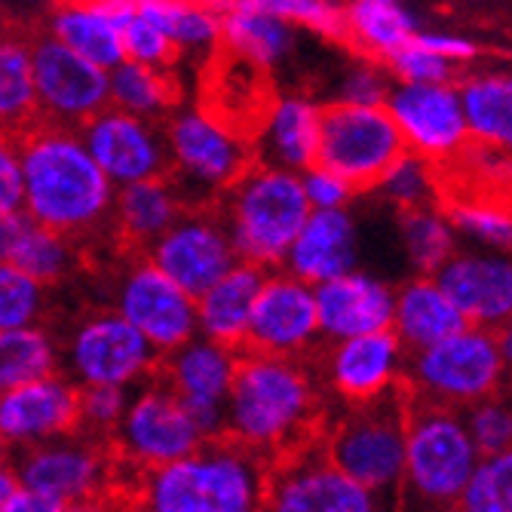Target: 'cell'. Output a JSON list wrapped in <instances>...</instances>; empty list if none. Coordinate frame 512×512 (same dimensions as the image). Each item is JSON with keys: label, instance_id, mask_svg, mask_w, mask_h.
Listing matches in <instances>:
<instances>
[{"label": "cell", "instance_id": "cell-32", "mask_svg": "<svg viewBox=\"0 0 512 512\" xmlns=\"http://www.w3.org/2000/svg\"><path fill=\"white\" fill-rule=\"evenodd\" d=\"M344 19V43L353 46L356 56L375 59L381 65H387L421 31V22L411 13L408 0H347Z\"/></svg>", "mask_w": 512, "mask_h": 512}, {"label": "cell", "instance_id": "cell-36", "mask_svg": "<svg viewBox=\"0 0 512 512\" xmlns=\"http://www.w3.org/2000/svg\"><path fill=\"white\" fill-rule=\"evenodd\" d=\"M135 7L169 34L175 50H212L221 43L218 0H135Z\"/></svg>", "mask_w": 512, "mask_h": 512}, {"label": "cell", "instance_id": "cell-29", "mask_svg": "<svg viewBox=\"0 0 512 512\" xmlns=\"http://www.w3.org/2000/svg\"><path fill=\"white\" fill-rule=\"evenodd\" d=\"M470 142L512 154V71L476 68L457 77Z\"/></svg>", "mask_w": 512, "mask_h": 512}, {"label": "cell", "instance_id": "cell-47", "mask_svg": "<svg viewBox=\"0 0 512 512\" xmlns=\"http://www.w3.org/2000/svg\"><path fill=\"white\" fill-rule=\"evenodd\" d=\"M120 34H123V50L129 62L166 68L172 56L178 53L169 34L160 25H154L148 16L138 13V7H132V13L120 22Z\"/></svg>", "mask_w": 512, "mask_h": 512}, {"label": "cell", "instance_id": "cell-30", "mask_svg": "<svg viewBox=\"0 0 512 512\" xmlns=\"http://www.w3.org/2000/svg\"><path fill=\"white\" fill-rule=\"evenodd\" d=\"M221 7V43L240 62L255 71H273L283 65L298 46V28L267 16L261 10L240 7L234 0H218Z\"/></svg>", "mask_w": 512, "mask_h": 512}, {"label": "cell", "instance_id": "cell-7", "mask_svg": "<svg viewBox=\"0 0 512 512\" xmlns=\"http://www.w3.org/2000/svg\"><path fill=\"white\" fill-rule=\"evenodd\" d=\"M506 384L497 332L479 325H463L457 335L414 350L405 359L408 393L457 411L500 393Z\"/></svg>", "mask_w": 512, "mask_h": 512}, {"label": "cell", "instance_id": "cell-53", "mask_svg": "<svg viewBox=\"0 0 512 512\" xmlns=\"http://www.w3.org/2000/svg\"><path fill=\"white\" fill-rule=\"evenodd\" d=\"M62 512H135V503H132V491L126 485H114L99 494L65 503Z\"/></svg>", "mask_w": 512, "mask_h": 512}, {"label": "cell", "instance_id": "cell-33", "mask_svg": "<svg viewBox=\"0 0 512 512\" xmlns=\"http://www.w3.org/2000/svg\"><path fill=\"white\" fill-rule=\"evenodd\" d=\"M50 37L105 71L126 62L120 25L102 10L99 0H68L50 19Z\"/></svg>", "mask_w": 512, "mask_h": 512}, {"label": "cell", "instance_id": "cell-13", "mask_svg": "<svg viewBox=\"0 0 512 512\" xmlns=\"http://www.w3.org/2000/svg\"><path fill=\"white\" fill-rule=\"evenodd\" d=\"M264 512H390L375 494L344 476L319 439L273 460Z\"/></svg>", "mask_w": 512, "mask_h": 512}, {"label": "cell", "instance_id": "cell-10", "mask_svg": "<svg viewBox=\"0 0 512 512\" xmlns=\"http://www.w3.org/2000/svg\"><path fill=\"white\" fill-rule=\"evenodd\" d=\"M163 135L178 181L209 197H221L255 163L252 135L240 123H227L221 114L203 108L169 117Z\"/></svg>", "mask_w": 512, "mask_h": 512}, {"label": "cell", "instance_id": "cell-31", "mask_svg": "<svg viewBox=\"0 0 512 512\" xmlns=\"http://www.w3.org/2000/svg\"><path fill=\"white\" fill-rule=\"evenodd\" d=\"M181 212H184V197L166 175H160L148 181L123 184L114 197L111 221L117 224V234L126 246L151 249Z\"/></svg>", "mask_w": 512, "mask_h": 512}, {"label": "cell", "instance_id": "cell-2", "mask_svg": "<svg viewBox=\"0 0 512 512\" xmlns=\"http://www.w3.org/2000/svg\"><path fill=\"white\" fill-rule=\"evenodd\" d=\"M22 209L43 227L83 237L111 221L117 184L83 145L80 129L37 120L19 135Z\"/></svg>", "mask_w": 512, "mask_h": 512}, {"label": "cell", "instance_id": "cell-16", "mask_svg": "<svg viewBox=\"0 0 512 512\" xmlns=\"http://www.w3.org/2000/svg\"><path fill=\"white\" fill-rule=\"evenodd\" d=\"M31 71L37 120L56 126H83L111 105L108 71L68 50L56 37L31 43Z\"/></svg>", "mask_w": 512, "mask_h": 512}, {"label": "cell", "instance_id": "cell-9", "mask_svg": "<svg viewBox=\"0 0 512 512\" xmlns=\"http://www.w3.org/2000/svg\"><path fill=\"white\" fill-rule=\"evenodd\" d=\"M160 368V353L114 307L83 316L62 344V375L77 387L135 390Z\"/></svg>", "mask_w": 512, "mask_h": 512}, {"label": "cell", "instance_id": "cell-20", "mask_svg": "<svg viewBox=\"0 0 512 512\" xmlns=\"http://www.w3.org/2000/svg\"><path fill=\"white\" fill-rule=\"evenodd\" d=\"M405 359L408 350L393 329L332 341L322 350V362L316 359L319 384L341 405H365L405 384Z\"/></svg>", "mask_w": 512, "mask_h": 512}, {"label": "cell", "instance_id": "cell-17", "mask_svg": "<svg viewBox=\"0 0 512 512\" xmlns=\"http://www.w3.org/2000/svg\"><path fill=\"white\" fill-rule=\"evenodd\" d=\"M319 341L322 335L313 286L283 267L267 270L252 307L243 350L286 359H310Z\"/></svg>", "mask_w": 512, "mask_h": 512}, {"label": "cell", "instance_id": "cell-22", "mask_svg": "<svg viewBox=\"0 0 512 512\" xmlns=\"http://www.w3.org/2000/svg\"><path fill=\"white\" fill-rule=\"evenodd\" d=\"M80 430V387L62 371L0 393V448L25 451Z\"/></svg>", "mask_w": 512, "mask_h": 512}, {"label": "cell", "instance_id": "cell-46", "mask_svg": "<svg viewBox=\"0 0 512 512\" xmlns=\"http://www.w3.org/2000/svg\"><path fill=\"white\" fill-rule=\"evenodd\" d=\"M393 89V74L387 71V65L356 56L350 65H344V71L338 74L335 83V102L344 105H384Z\"/></svg>", "mask_w": 512, "mask_h": 512}, {"label": "cell", "instance_id": "cell-57", "mask_svg": "<svg viewBox=\"0 0 512 512\" xmlns=\"http://www.w3.org/2000/svg\"><path fill=\"white\" fill-rule=\"evenodd\" d=\"M497 344H500V356H503V368H506V381L512 384V319L497 329Z\"/></svg>", "mask_w": 512, "mask_h": 512}, {"label": "cell", "instance_id": "cell-28", "mask_svg": "<svg viewBox=\"0 0 512 512\" xmlns=\"http://www.w3.org/2000/svg\"><path fill=\"white\" fill-rule=\"evenodd\" d=\"M463 325H467V319L454 307V301L439 286L436 276L414 273L402 286H396L393 335L402 341L408 353L457 335Z\"/></svg>", "mask_w": 512, "mask_h": 512}, {"label": "cell", "instance_id": "cell-12", "mask_svg": "<svg viewBox=\"0 0 512 512\" xmlns=\"http://www.w3.org/2000/svg\"><path fill=\"white\" fill-rule=\"evenodd\" d=\"M13 463L25 488L50 494L59 503H74L80 497L123 485L111 442L83 430L25 448L13 457Z\"/></svg>", "mask_w": 512, "mask_h": 512}, {"label": "cell", "instance_id": "cell-51", "mask_svg": "<svg viewBox=\"0 0 512 512\" xmlns=\"http://www.w3.org/2000/svg\"><path fill=\"white\" fill-rule=\"evenodd\" d=\"M22 203H25V184H22L19 138L0 132V215L19 212Z\"/></svg>", "mask_w": 512, "mask_h": 512}, {"label": "cell", "instance_id": "cell-6", "mask_svg": "<svg viewBox=\"0 0 512 512\" xmlns=\"http://www.w3.org/2000/svg\"><path fill=\"white\" fill-rule=\"evenodd\" d=\"M479 448L463 421V411L414 399L408 393V436L402 512H448L457 509L476 467Z\"/></svg>", "mask_w": 512, "mask_h": 512}, {"label": "cell", "instance_id": "cell-40", "mask_svg": "<svg viewBox=\"0 0 512 512\" xmlns=\"http://www.w3.org/2000/svg\"><path fill=\"white\" fill-rule=\"evenodd\" d=\"M371 194L381 197L396 212L417 209V206H427V203H439V197H442V172H439L436 163L417 157L411 151H402L390 163V169L381 175V181L371 188Z\"/></svg>", "mask_w": 512, "mask_h": 512}, {"label": "cell", "instance_id": "cell-23", "mask_svg": "<svg viewBox=\"0 0 512 512\" xmlns=\"http://www.w3.org/2000/svg\"><path fill=\"white\" fill-rule=\"evenodd\" d=\"M436 279L467 325L497 332L512 319V252L457 249L436 270Z\"/></svg>", "mask_w": 512, "mask_h": 512}, {"label": "cell", "instance_id": "cell-15", "mask_svg": "<svg viewBox=\"0 0 512 512\" xmlns=\"http://www.w3.org/2000/svg\"><path fill=\"white\" fill-rule=\"evenodd\" d=\"M114 310L135 325L160 356L197 338V298L175 286L148 255L135 258L120 273Z\"/></svg>", "mask_w": 512, "mask_h": 512}, {"label": "cell", "instance_id": "cell-26", "mask_svg": "<svg viewBox=\"0 0 512 512\" xmlns=\"http://www.w3.org/2000/svg\"><path fill=\"white\" fill-rule=\"evenodd\" d=\"M359 267V224L353 209L310 212L301 234L295 237L283 270L319 286L325 279Z\"/></svg>", "mask_w": 512, "mask_h": 512}, {"label": "cell", "instance_id": "cell-59", "mask_svg": "<svg viewBox=\"0 0 512 512\" xmlns=\"http://www.w3.org/2000/svg\"><path fill=\"white\" fill-rule=\"evenodd\" d=\"M396 512H402V509H396Z\"/></svg>", "mask_w": 512, "mask_h": 512}, {"label": "cell", "instance_id": "cell-39", "mask_svg": "<svg viewBox=\"0 0 512 512\" xmlns=\"http://www.w3.org/2000/svg\"><path fill=\"white\" fill-rule=\"evenodd\" d=\"M460 243L512 252V206L503 197H454L442 203Z\"/></svg>", "mask_w": 512, "mask_h": 512}, {"label": "cell", "instance_id": "cell-14", "mask_svg": "<svg viewBox=\"0 0 512 512\" xmlns=\"http://www.w3.org/2000/svg\"><path fill=\"white\" fill-rule=\"evenodd\" d=\"M405 151L430 163L451 166L470 142L457 83H396L384 102Z\"/></svg>", "mask_w": 512, "mask_h": 512}, {"label": "cell", "instance_id": "cell-56", "mask_svg": "<svg viewBox=\"0 0 512 512\" xmlns=\"http://www.w3.org/2000/svg\"><path fill=\"white\" fill-rule=\"evenodd\" d=\"M22 488L19 482V473H16V463L7 460V457H0V509L7 506V500Z\"/></svg>", "mask_w": 512, "mask_h": 512}, {"label": "cell", "instance_id": "cell-58", "mask_svg": "<svg viewBox=\"0 0 512 512\" xmlns=\"http://www.w3.org/2000/svg\"><path fill=\"white\" fill-rule=\"evenodd\" d=\"M448 512H460V509H448Z\"/></svg>", "mask_w": 512, "mask_h": 512}, {"label": "cell", "instance_id": "cell-35", "mask_svg": "<svg viewBox=\"0 0 512 512\" xmlns=\"http://www.w3.org/2000/svg\"><path fill=\"white\" fill-rule=\"evenodd\" d=\"M62 371V347L43 329H0V393Z\"/></svg>", "mask_w": 512, "mask_h": 512}, {"label": "cell", "instance_id": "cell-48", "mask_svg": "<svg viewBox=\"0 0 512 512\" xmlns=\"http://www.w3.org/2000/svg\"><path fill=\"white\" fill-rule=\"evenodd\" d=\"M387 71L393 74L396 83H457L460 68L436 56L427 46L411 40L408 46L387 62Z\"/></svg>", "mask_w": 512, "mask_h": 512}, {"label": "cell", "instance_id": "cell-25", "mask_svg": "<svg viewBox=\"0 0 512 512\" xmlns=\"http://www.w3.org/2000/svg\"><path fill=\"white\" fill-rule=\"evenodd\" d=\"M322 105L301 92H279L264 102L252 135L255 163L304 172L319 154Z\"/></svg>", "mask_w": 512, "mask_h": 512}, {"label": "cell", "instance_id": "cell-49", "mask_svg": "<svg viewBox=\"0 0 512 512\" xmlns=\"http://www.w3.org/2000/svg\"><path fill=\"white\" fill-rule=\"evenodd\" d=\"M132 390L120 387H80V430L99 439H111L126 411Z\"/></svg>", "mask_w": 512, "mask_h": 512}, {"label": "cell", "instance_id": "cell-45", "mask_svg": "<svg viewBox=\"0 0 512 512\" xmlns=\"http://www.w3.org/2000/svg\"><path fill=\"white\" fill-rule=\"evenodd\" d=\"M463 421L482 457L512 448V384L500 393L463 408Z\"/></svg>", "mask_w": 512, "mask_h": 512}, {"label": "cell", "instance_id": "cell-27", "mask_svg": "<svg viewBox=\"0 0 512 512\" xmlns=\"http://www.w3.org/2000/svg\"><path fill=\"white\" fill-rule=\"evenodd\" d=\"M267 270L249 261H237L215 286L197 298V335L243 350L249 335V319L261 292Z\"/></svg>", "mask_w": 512, "mask_h": 512}, {"label": "cell", "instance_id": "cell-42", "mask_svg": "<svg viewBox=\"0 0 512 512\" xmlns=\"http://www.w3.org/2000/svg\"><path fill=\"white\" fill-rule=\"evenodd\" d=\"M234 4L261 10L325 40H347V19L338 0H234Z\"/></svg>", "mask_w": 512, "mask_h": 512}, {"label": "cell", "instance_id": "cell-19", "mask_svg": "<svg viewBox=\"0 0 512 512\" xmlns=\"http://www.w3.org/2000/svg\"><path fill=\"white\" fill-rule=\"evenodd\" d=\"M148 258L191 298H200L240 261L218 212L191 206L148 249Z\"/></svg>", "mask_w": 512, "mask_h": 512}, {"label": "cell", "instance_id": "cell-5", "mask_svg": "<svg viewBox=\"0 0 512 512\" xmlns=\"http://www.w3.org/2000/svg\"><path fill=\"white\" fill-rule=\"evenodd\" d=\"M215 212L240 261L276 270L313 209L304 197L301 172L252 163L221 194Z\"/></svg>", "mask_w": 512, "mask_h": 512}, {"label": "cell", "instance_id": "cell-34", "mask_svg": "<svg viewBox=\"0 0 512 512\" xmlns=\"http://www.w3.org/2000/svg\"><path fill=\"white\" fill-rule=\"evenodd\" d=\"M396 237L408 267L421 276H436V270L460 249V237L442 203L396 212Z\"/></svg>", "mask_w": 512, "mask_h": 512}, {"label": "cell", "instance_id": "cell-3", "mask_svg": "<svg viewBox=\"0 0 512 512\" xmlns=\"http://www.w3.org/2000/svg\"><path fill=\"white\" fill-rule=\"evenodd\" d=\"M273 463L230 436L142 473L132 485L135 512H264Z\"/></svg>", "mask_w": 512, "mask_h": 512}, {"label": "cell", "instance_id": "cell-41", "mask_svg": "<svg viewBox=\"0 0 512 512\" xmlns=\"http://www.w3.org/2000/svg\"><path fill=\"white\" fill-rule=\"evenodd\" d=\"M74 261H77V252H74L71 237L43 227L31 218V224L25 227V234L7 264H16L19 270L31 273L43 286H53V283H62L74 270Z\"/></svg>", "mask_w": 512, "mask_h": 512}, {"label": "cell", "instance_id": "cell-8", "mask_svg": "<svg viewBox=\"0 0 512 512\" xmlns=\"http://www.w3.org/2000/svg\"><path fill=\"white\" fill-rule=\"evenodd\" d=\"M108 442L120 463L123 485L129 488L142 473L197 451L206 436L169 384L154 375L129 393L126 411Z\"/></svg>", "mask_w": 512, "mask_h": 512}, {"label": "cell", "instance_id": "cell-4", "mask_svg": "<svg viewBox=\"0 0 512 512\" xmlns=\"http://www.w3.org/2000/svg\"><path fill=\"white\" fill-rule=\"evenodd\" d=\"M405 436L408 387L399 384L375 402L344 405L335 421H325L319 445L344 476L396 512L405 476Z\"/></svg>", "mask_w": 512, "mask_h": 512}, {"label": "cell", "instance_id": "cell-52", "mask_svg": "<svg viewBox=\"0 0 512 512\" xmlns=\"http://www.w3.org/2000/svg\"><path fill=\"white\" fill-rule=\"evenodd\" d=\"M421 46L433 50L436 56H442L445 62H451L454 68H473L479 59H482V46L473 40V37H463V34H454V31H417L414 37Z\"/></svg>", "mask_w": 512, "mask_h": 512}, {"label": "cell", "instance_id": "cell-18", "mask_svg": "<svg viewBox=\"0 0 512 512\" xmlns=\"http://www.w3.org/2000/svg\"><path fill=\"white\" fill-rule=\"evenodd\" d=\"M243 350L215 344L203 335L160 356L157 378L184 402L188 414L206 439L224 436V405L234 387L237 362Z\"/></svg>", "mask_w": 512, "mask_h": 512}, {"label": "cell", "instance_id": "cell-50", "mask_svg": "<svg viewBox=\"0 0 512 512\" xmlns=\"http://www.w3.org/2000/svg\"><path fill=\"white\" fill-rule=\"evenodd\" d=\"M301 184H304V197L310 203V209L316 212H329V209H353L359 191L347 178H341L338 172L325 169L319 163H313L310 169L301 172Z\"/></svg>", "mask_w": 512, "mask_h": 512}, {"label": "cell", "instance_id": "cell-37", "mask_svg": "<svg viewBox=\"0 0 512 512\" xmlns=\"http://www.w3.org/2000/svg\"><path fill=\"white\" fill-rule=\"evenodd\" d=\"M37 120L31 46L19 37H0V132L22 135Z\"/></svg>", "mask_w": 512, "mask_h": 512}, {"label": "cell", "instance_id": "cell-44", "mask_svg": "<svg viewBox=\"0 0 512 512\" xmlns=\"http://www.w3.org/2000/svg\"><path fill=\"white\" fill-rule=\"evenodd\" d=\"M46 313V286L16 264L0 261V329L40 325Z\"/></svg>", "mask_w": 512, "mask_h": 512}, {"label": "cell", "instance_id": "cell-38", "mask_svg": "<svg viewBox=\"0 0 512 512\" xmlns=\"http://www.w3.org/2000/svg\"><path fill=\"white\" fill-rule=\"evenodd\" d=\"M108 86H111L114 108L145 120H157L169 114L175 102V89L166 71L142 62H129V59L120 62L114 71H108Z\"/></svg>", "mask_w": 512, "mask_h": 512}, {"label": "cell", "instance_id": "cell-21", "mask_svg": "<svg viewBox=\"0 0 512 512\" xmlns=\"http://www.w3.org/2000/svg\"><path fill=\"white\" fill-rule=\"evenodd\" d=\"M80 138L117 188L160 178L169 169L166 135L154 126V120L126 114L114 105L89 117L80 126Z\"/></svg>", "mask_w": 512, "mask_h": 512}, {"label": "cell", "instance_id": "cell-43", "mask_svg": "<svg viewBox=\"0 0 512 512\" xmlns=\"http://www.w3.org/2000/svg\"><path fill=\"white\" fill-rule=\"evenodd\" d=\"M460 512H512V448L479 457V467L460 494Z\"/></svg>", "mask_w": 512, "mask_h": 512}, {"label": "cell", "instance_id": "cell-55", "mask_svg": "<svg viewBox=\"0 0 512 512\" xmlns=\"http://www.w3.org/2000/svg\"><path fill=\"white\" fill-rule=\"evenodd\" d=\"M62 509H65V503H59L56 497L31 491V488L22 485L0 512H62Z\"/></svg>", "mask_w": 512, "mask_h": 512}, {"label": "cell", "instance_id": "cell-11", "mask_svg": "<svg viewBox=\"0 0 512 512\" xmlns=\"http://www.w3.org/2000/svg\"><path fill=\"white\" fill-rule=\"evenodd\" d=\"M402 151V135L384 105H322L316 163L347 178L359 194H371Z\"/></svg>", "mask_w": 512, "mask_h": 512}, {"label": "cell", "instance_id": "cell-1", "mask_svg": "<svg viewBox=\"0 0 512 512\" xmlns=\"http://www.w3.org/2000/svg\"><path fill=\"white\" fill-rule=\"evenodd\" d=\"M322 387L307 359L243 350L224 405V436L270 463L319 439Z\"/></svg>", "mask_w": 512, "mask_h": 512}, {"label": "cell", "instance_id": "cell-54", "mask_svg": "<svg viewBox=\"0 0 512 512\" xmlns=\"http://www.w3.org/2000/svg\"><path fill=\"white\" fill-rule=\"evenodd\" d=\"M31 224V215L25 209L19 212H7V215H0V261H10L22 234H25V227Z\"/></svg>", "mask_w": 512, "mask_h": 512}, {"label": "cell", "instance_id": "cell-24", "mask_svg": "<svg viewBox=\"0 0 512 512\" xmlns=\"http://www.w3.org/2000/svg\"><path fill=\"white\" fill-rule=\"evenodd\" d=\"M322 341H347L393 329L396 286L368 270H347L313 286Z\"/></svg>", "mask_w": 512, "mask_h": 512}]
</instances>
